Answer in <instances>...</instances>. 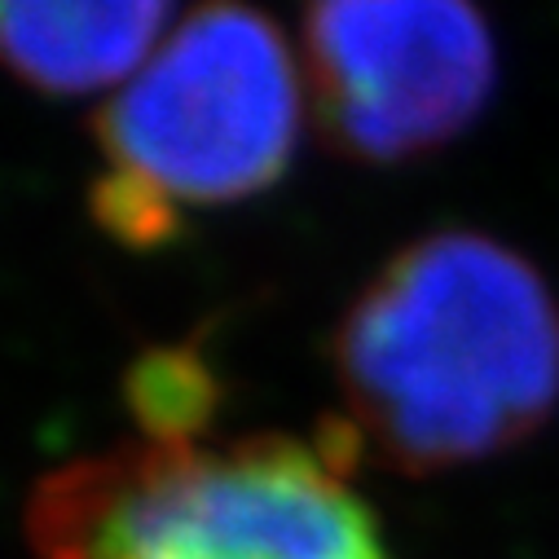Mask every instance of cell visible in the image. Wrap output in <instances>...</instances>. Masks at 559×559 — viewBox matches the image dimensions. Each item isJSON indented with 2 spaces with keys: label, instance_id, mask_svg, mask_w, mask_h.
<instances>
[{
  "label": "cell",
  "instance_id": "8992f818",
  "mask_svg": "<svg viewBox=\"0 0 559 559\" xmlns=\"http://www.w3.org/2000/svg\"><path fill=\"white\" fill-rule=\"evenodd\" d=\"M123 401L146 441L199 445L216 418L221 383L212 374V361L194 348H155L132 361L123 379Z\"/></svg>",
  "mask_w": 559,
  "mask_h": 559
},
{
  "label": "cell",
  "instance_id": "277c9868",
  "mask_svg": "<svg viewBox=\"0 0 559 559\" xmlns=\"http://www.w3.org/2000/svg\"><path fill=\"white\" fill-rule=\"evenodd\" d=\"M498 80L476 0H309L305 88L326 142L401 164L463 136Z\"/></svg>",
  "mask_w": 559,
  "mask_h": 559
},
{
  "label": "cell",
  "instance_id": "5b68a950",
  "mask_svg": "<svg viewBox=\"0 0 559 559\" xmlns=\"http://www.w3.org/2000/svg\"><path fill=\"white\" fill-rule=\"evenodd\" d=\"M173 0H0L14 75L40 93L119 88L164 45Z\"/></svg>",
  "mask_w": 559,
  "mask_h": 559
},
{
  "label": "cell",
  "instance_id": "6da1fadb",
  "mask_svg": "<svg viewBox=\"0 0 559 559\" xmlns=\"http://www.w3.org/2000/svg\"><path fill=\"white\" fill-rule=\"evenodd\" d=\"M344 424L392 472L432 476L528 441L559 405V305L507 242L401 247L335 331Z\"/></svg>",
  "mask_w": 559,
  "mask_h": 559
},
{
  "label": "cell",
  "instance_id": "7a4b0ae2",
  "mask_svg": "<svg viewBox=\"0 0 559 559\" xmlns=\"http://www.w3.org/2000/svg\"><path fill=\"white\" fill-rule=\"evenodd\" d=\"M32 559H388L370 507L313 441H132L27 498Z\"/></svg>",
  "mask_w": 559,
  "mask_h": 559
},
{
  "label": "cell",
  "instance_id": "3957f363",
  "mask_svg": "<svg viewBox=\"0 0 559 559\" xmlns=\"http://www.w3.org/2000/svg\"><path fill=\"white\" fill-rule=\"evenodd\" d=\"M305 62L255 5L203 0L97 110L106 173L93 216L155 247L181 207L238 203L287 173L305 123Z\"/></svg>",
  "mask_w": 559,
  "mask_h": 559
}]
</instances>
